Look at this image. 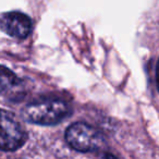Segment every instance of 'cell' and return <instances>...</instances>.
Instances as JSON below:
<instances>
[{
  "instance_id": "cell-5",
  "label": "cell",
  "mask_w": 159,
  "mask_h": 159,
  "mask_svg": "<svg viewBox=\"0 0 159 159\" xmlns=\"http://www.w3.org/2000/svg\"><path fill=\"white\" fill-rule=\"evenodd\" d=\"M16 83V76L5 66H0V94L11 89Z\"/></svg>"
},
{
  "instance_id": "cell-4",
  "label": "cell",
  "mask_w": 159,
  "mask_h": 159,
  "mask_svg": "<svg viewBox=\"0 0 159 159\" xmlns=\"http://www.w3.org/2000/svg\"><path fill=\"white\" fill-rule=\"evenodd\" d=\"M32 21L21 12H7L0 16V30L11 37L25 38L32 32Z\"/></svg>"
},
{
  "instance_id": "cell-2",
  "label": "cell",
  "mask_w": 159,
  "mask_h": 159,
  "mask_svg": "<svg viewBox=\"0 0 159 159\" xmlns=\"http://www.w3.org/2000/svg\"><path fill=\"white\" fill-rule=\"evenodd\" d=\"M66 141L73 149L82 152H95L105 145L102 132L84 122H76L69 126L66 132Z\"/></svg>"
},
{
  "instance_id": "cell-3",
  "label": "cell",
  "mask_w": 159,
  "mask_h": 159,
  "mask_svg": "<svg viewBox=\"0 0 159 159\" xmlns=\"http://www.w3.org/2000/svg\"><path fill=\"white\" fill-rule=\"evenodd\" d=\"M26 132L12 113L0 109V149L13 152L24 145Z\"/></svg>"
},
{
  "instance_id": "cell-6",
  "label": "cell",
  "mask_w": 159,
  "mask_h": 159,
  "mask_svg": "<svg viewBox=\"0 0 159 159\" xmlns=\"http://www.w3.org/2000/svg\"><path fill=\"white\" fill-rule=\"evenodd\" d=\"M156 77H157V86H158V89H159V61H158V64H157V72H156Z\"/></svg>"
},
{
  "instance_id": "cell-1",
  "label": "cell",
  "mask_w": 159,
  "mask_h": 159,
  "mask_svg": "<svg viewBox=\"0 0 159 159\" xmlns=\"http://www.w3.org/2000/svg\"><path fill=\"white\" fill-rule=\"evenodd\" d=\"M71 113L66 102L58 98H44L29 104L23 111L25 120L40 125H52L63 121Z\"/></svg>"
}]
</instances>
